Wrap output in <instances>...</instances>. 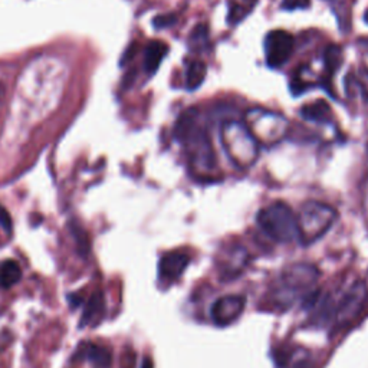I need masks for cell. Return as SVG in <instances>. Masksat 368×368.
I'll use <instances>...</instances> for the list:
<instances>
[{"instance_id": "cell-22", "label": "cell", "mask_w": 368, "mask_h": 368, "mask_svg": "<svg viewBox=\"0 0 368 368\" xmlns=\"http://www.w3.org/2000/svg\"><path fill=\"white\" fill-rule=\"evenodd\" d=\"M351 81H353V84L362 92L364 98L368 101V69L361 68L360 75L357 78L351 76Z\"/></svg>"}, {"instance_id": "cell-28", "label": "cell", "mask_w": 368, "mask_h": 368, "mask_svg": "<svg viewBox=\"0 0 368 368\" xmlns=\"http://www.w3.org/2000/svg\"><path fill=\"white\" fill-rule=\"evenodd\" d=\"M141 368H153V361H151V358H144V361H142V364H141Z\"/></svg>"}, {"instance_id": "cell-7", "label": "cell", "mask_w": 368, "mask_h": 368, "mask_svg": "<svg viewBox=\"0 0 368 368\" xmlns=\"http://www.w3.org/2000/svg\"><path fill=\"white\" fill-rule=\"evenodd\" d=\"M368 302V288L365 282L356 281L343 295L338 307L335 308V321L349 324L361 314Z\"/></svg>"}, {"instance_id": "cell-30", "label": "cell", "mask_w": 368, "mask_h": 368, "mask_svg": "<svg viewBox=\"0 0 368 368\" xmlns=\"http://www.w3.org/2000/svg\"><path fill=\"white\" fill-rule=\"evenodd\" d=\"M364 22L368 25V9H367L365 13H364Z\"/></svg>"}, {"instance_id": "cell-18", "label": "cell", "mask_w": 368, "mask_h": 368, "mask_svg": "<svg viewBox=\"0 0 368 368\" xmlns=\"http://www.w3.org/2000/svg\"><path fill=\"white\" fill-rule=\"evenodd\" d=\"M341 62H343V50H341V47L337 46V45H329L325 50V54H324V65H325V69H327V74H325L327 81L329 78H332V75L335 72L340 69ZM327 81L324 83L325 87H327Z\"/></svg>"}, {"instance_id": "cell-27", "label": "cell", "mask_w": 368, "mask_h": 368, "mask_svg": "<svg viewBox=\"0 0 368 368\" xmlns=\"http://www.w3.org/2000/svg\"><path fill=\"white\" fill-rule=\"evenodd\" d=\"M5 97H6V88L3 84H0V109H2V107H3Z\"/></svg>"}, {"instance_id": "cell-4", "label": "cell", "mask_w": 368, "mask_h": 368, "mask_svg": "<svg viewBox=\"0 0 368 368\" xmlns=\"http://www.w3.org/2000/svg\"><path fill=\"white\" fill-rule=\"evenodd\" d=\"M337 220L334 207L321 202H308L302 206L296 216L298 241L302 245H311L321 239Z\"/></svg>"}, {"instance_id": "cell-2", "label": "cell", "mask_w": 368, "mask_h": 368, "mask_svg": "<svg viewBox=\"0 0 368 368\" xmlns=\"http://www.w3.org/2000/svg\"><path fill=\"white\" fill-rule=\"evenodd\" d=\"M174 137L179 140L188 153L191 164L202 173L212 171L216 166V157L204 128L197 120L195 109L186 111L174 127Z\"/></svg>"}, {"instance_id": "cell-5", "label": "cell", "mask_w": 368, "mask_h": 368, "mask_svg": "<svg viewBox=\"0 0 368 368\" xmlns=\"http://www.w3.org/2000/svg\"><path fill=\"white\" fill-rule=\"evenodd\" d=\"M221 141L223 149L237 167H249L258 158L259 142L253 138L245 124L230 121L223 125Z\"/></svg>"}, {"instance_id": "cell-16", "label": "cell", "mask_w": 368, "mask_h": 368, "mask_svg": "<svg viewBox=\"0 0 368 368\" xmlns=\"http://www.w3.org/2000/svg\"><path fill=\"white\" fill-rule=\"evenodd\" d=\"M207 67L203 61H193L187 67L186 72V88L188 91L197 89L206 79Z\"/></svg>"}, {"instance_id": "cell-3", "label": "cell", "mask_w": 368, "mask_h": 368, "mask_svg": "<svg viewBox=\"0 0 368 368\" xmlns=\"http://www.w3.org/2000/svg\"><path fill=\"white\" fill-rule=\"evenodd\" d=\"M256 221L261 230L275 242L290 243L298 239L296 216L291 207L282 202L263 207L256 216Z\"/></svg>"}, {"instance_id": "cell-8", "label": "cell", "mask_w": 368, "mask_h": 368, "mask_svg": "<svg viewBox=\"0 0 368 368\" xmlns=\"http://www.w3.org/2000/svg\"><path fill=\"white\" fill-rule=\"evenodd\" d=\"M294 51V36L283 29L269 32L265 38V56L269 68H281L291 58Z\"/></svg>"}, {"instance_id": "cell-25", "label": "cell", "mask_w": 368, "mask_h": 368, "mask_svg": "<svg viewBox=\"0 0 368 368\" xmlns=\"http://www.w3.org/2000/svg\"><path fill=\"white\" fill-rule=\"evenodd\" d=\"M174 22H175L174 14H162V16H157V18L153 22V25L157 29H163L166 26H171Z\"/></svg>"}, {"instance_id": "cell-26", "label": "cell", "mask_w": 368, "mask_h": 368, "mask_svg": "<svg viewBox=\"0 0 368 368\" xmlns=\"http://www.w3.org/2000/svg\"><path fill=\"white\" fill-rule=\"evenodd\" d=\"M68 303L72 308H76L83 303V295L81 294H69L68 296Z\"/></svg>"}, {"instance_id": "cell-21", "label": "cell", "mask_w": 368, "mask_h": 368, "mask_svg": "<svg viewBox=\"0 0 368 368\" xmlns=\"http://www.w3.org/2000/svg\"><path fill=\"white\" fill-rule=\"evenodd\" d=\"M249 13L248 6H241V5H230L229 8V16L228 21L230 25H236L241 21L245 19V16Z\"/></svg>"}, {"instance_id": "cell-20", "label": "cell", "mask_w": 368, "mask_h": 368, "mask_svg": "<svg viewBox=\"0 0 368 368\" xmlns=\"http://www.w3.org/2000/svg\"><path fill=\"white\" fill-rule=\"evenodd\" d=\"M71 230H72V235H74L75 241H76V246H78L79 255L84 256V258H87V256L89 255V250H91V245L88 242L87 233L84 232V229L81 226H75V225L71 226Z\"/></svg>"}, {"instance_id": "cell-19", "label": "cell", "mask_w": 368, "mask_h": 368, "mask_svg": "<svg viewBox=\"0 0 368 368\" xmlns=\"http://www.w3.org/2000/svg\"><path fill=\"white\" fill-rule=\"evenodd\" d=\"M282 367L285 368H310L311 367V354L308 349L295 348L290 356L283 357Z\"/></svg>"}, {"instance_id": "cell-11", "label": "cell", "mask_w": 368, "mask_h": 368, "mask_svg": "<svg viewBox=\"0 0 368 368\" xmlns=\"http://www.w3.org/2000/svg\"><path fill=\"white\" fill-rule=\"evenodd\" d=\"M72 361H88L92 368H109L113 364V354L107 347L85 341L78 345Z\"/></svg>"}, {"instance_id": "cell-13", "label": "cell", "mask_w": 368, "mask_h": 368, "mask_svg": "<svg viewBox=\"0 0 368 368\" xmlns=\"http://www.w3.org/2000/svg\"><path fill=\"white\" fill-rule=\"evenodd\" d=\"M169 52V46L162 41H153L144 51V69L149 75H153L163 62Z\"/></svg>"}, {"instance_id": "cell-17", "label": "cell", "mask_w": 368, "mask_h": 368, "mask_svg": "<svg viewBox=\"0 0 368 368\" xmlns=\"http://www.w3.org/2000/svg\"><path fill=\"white\" fill-rule=\"evenodd\" d=\"M230 253H232V259L225 261V262H223V265H220L221 277L225 279H228L229 277L235 278L236 275L241 274L242 269L245 268L246 258H248V255H246L245 250L239 252V249H236V250H233Z\"/></svg>"}, {"instance_id": "cell-6", "label": "cell", "mask_w": 368, "mask_h": 368, "mask_svg": "<svg viewBox=\"0 0 368 368\" xmlns=\"http://www.w3.org/2000/svg\"><path fill=\"white\" fill-rule=\"evenodd\" d=\"M245 125L253 138L265 146H274L279 142L288 131V121L285 117L258 108L250 109L246 114Z\"/></svg>"}, {"instance_id": "cell-12", "label": "cell", "mask_w": 368, "mask_h": 368, "mask_svg": "<svg viewBox=\"0 0 368 368\" xmlns=\"http://www.w3.org/2000/svg\"><path fill=\"white\" fill-rule=\"evenodd\" d=\"M105 295L102 291H95L88 302L85 303V308L83 312L81 319H79V328H87V327H95L98 325L102 318L105 316Z\"/></svg>"}, {"instance_id": "cell-14", "label": "cell", "mask_w": 368, "mask_h": 368, "mask_svg": "<svg viewBox=\"0 0 368 368\" xmlns=\"http://www.w3.org/2000/svg\"><path fill=\"white\" fill-rule=\"evenodd\" d=\"M301 116L307 121L327 124L332 118V111L325 100H318L301 108Z\"/></svg>"}, {"instance_id": "cell-1", "label": "cell", "mask_w": 368, "mask_h": 368, "mask_svg": "<svg viewBox=\"0 0 368 368\" xmlns=\"http://www.w3.org/2000/svg\"><path fill=\"white\" fill-rule=\"evenodd\" d=\"M319 279L318 268L307 263L288 266L281 272L269 292L270 305L278 310L291 308L298 299L305 301Z\"/></svg>"}, {"instance_id": "cell-24", "label": "cell", "mask_w": 368, "mask_h": 368, "mask_svg": "<svg viewBox=\"0 0 368 368\" xmlns=\"http://www.w3.org/2000/svg\"><path fill=\"white\" fill-rule=\"evenodd\" d=\"M0 228H3L6 233L12 232V219L2 204H0Z\"/></svg>"}, {"instance_id": "cell-23", "label": "cell", "mask_w": 368, "mask_h": 368, "mask_svg": "<svg viewBox=\"0 0 368 368\" xmlns=\"http://www.w3.org/2000/svg\"><path fill=\"white\" fill-rule=\"evenodd\" d=\"M311 0H282L281 8L283 10H305L310 9Z\"/></svg>"}, {"instance_id": "cell-9", "label": "cell", "mask_w": 368, "mask_h": 368, "mask_svg": "<svg viewBox=\"0 0 368 368\" xmlns=\"http://www.w3.org/2000/svg\"><path fill=\"white\" fill-rule=\"evenodd\" d=\"M246 299L242 295H226L219 298L210 310L213 323L219 327H226L235 323L242 315Z\"/></svg>"}, {"instance_id": "cell-15", "label": "cell", "mask_w": 368, "mask_h": 368, "mask_svg": "<svg viewBox=\"0 0 368 368\" xmlns=\"http://www.w3.org/2000/svg\"><path fill=\"white\" fill-rule=\"evenodd\" d=\"M22 279V269L19 263L12 259L0 262V288H12Z\"/></svg>"}, {"instance_id": "cell-29", "label": "cell", "mask_w": 368, "mask_h": 368, "mask_svg": "<svg viewBox=\"0 0 368 368\" xmlns=\"http://www.w3.org/2000/svg\"><path fill=\"white\" fill-rule=\"evenodd\" d=\"M243 2H245V6L253 8L256 5V2H258V0H243Z\"/></svg>"}, {"instance_id": "cell-10", "label": "cell", "mask_w": 368, "mask_h": 368, "mask_svg": "<svg viewBox=\"0 0 368 368\" xmlns=\"http://www.w3.org/2000/svg\"><path fill=\"white\" fill-rule=\"evenodd\" d=\"M190 263V256L184 252H169L158 262V282L170 286L177 282Z\"/></svg>"}]
</instances>
